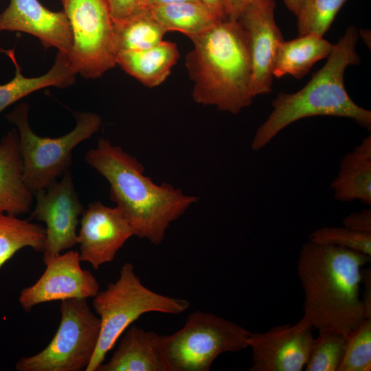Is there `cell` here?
<instances>
[{
	"label": "cell",
	"mask_w": 371,
	"mask_h": 371,
	"mask_svg": "<svg viewBox=\"0 0 371 371\" xmlns=\"http://www.w3.org/2000/svg\"><path fill=\"white\" fill-rule=\"evenodd\" d=\"M371 256L308 241L300 249L297 271L304 294V315L294 326L333 330L346 335L366 318L360 284Z\"/></svg>",
	"instance_id": "1"
},
{
	"label": "cell",
	"mask_w": 371,
	"mask_h": 371,
	"mask_svg": "<svg viewBox=\"0 0 371 371\" xmlns=\"http://www.w3.org/2000/svg\"><path fill=\"white\" fill-rule=\"evenodd\" d=\"M85 160L109 183L110 199L125 215L135 236L155 245L164 241L171 223L199 200L169 183H154L144 175L137 158L108 139H99Z\"/></svg>",
	"instance_id": "2"
},
{
	"label": "cell",
	"mask_w": 371,
	"mask_h": 371,
	"mask_svg": "<svg viewBox=\"0 0 371 371\" xmlns=\"http://www.w3.org/2000/svg\"><path fill=\"white\" fill-rule=\"evenodd\" d=\"M190 38L194 48L186 67L194 82V100L232 114L249 106L251 61L248 37L239 21L221 20Z\"/></svg>",
	"instance_id": "3"
},
{
	"label": "cell",
	"mask_w": 371,
	"mask_h": 371,
	"mask_svg": "<svg viewBox=\"0 0 371 371\" xmlns=\"http://www.w3.org/2000/svg\"><path fill=\"white\" fill-rule=\"evenodd\" d=\"M357 28L349 26L328 56L325 65L300 90L280 93L272 102L273 109L258 127L251 148L258 151L289 124L301 119L328 115L354 120L370 131L371 112L357 105L347 93L344 83L346 69L360 63L356 51L359 38Z\"/></svg>",
	"instance_id": "4"
},
{
	"label": "cell",
	"mask_w": 371,
	"mask_h": 371,
	"mask_svg": "<svg viewBox=\"0 0 371 371\" xmlns=\"http://www.w3.org/2000/svg\"><path fill=\"white\" fill-rule=\"evenodd\" d=\"M93 298V306L100 320V333L85 371H95L119 337L141 315L149 312L178 315L190 306L187 300L164 295L145 286L131 262L124 263L119 278Z\"/></svg>",
	"instance_id": "5"
},
{
	"label": "cell",
	"mask_w": 371,
	"mask_h": 371,
	"mask_svg": "<svg viewBox=\"0 0 371 371\" xmlns=\"http://www.w3.org/2000/svg\"><path fill=\"white\" fill-rule=\"evenodd\" d=\"M29 110L27 103H21L6 114L5 117L16 127L23 161L24 181L34 194L48 188L69 171L72 150L98 132L102 120L95 113H74L76 125L71 132L54 138L41 137L29 124Z\"/></svg>",
	"instance_id": "6"
},
{
	"label": "cell",
	"mask_w": 371,
	"mask_h": 371,
	"mask_svg": "<svg viewBox=\"0 0 371 371\" xmlns=\"http://www.w3.org/2000/svg\"><path fill=\"white\" fill-rule=\"evenodd\" d=\"M251 332L214 313L194 311L183 326L164 335V350L170 371H209L221 354L248 347Z\"/></svg>",
	"instance_id": "7"
},
{
	"label": "cell",
	"mask_w": 371,
	"mask_h": 371,
	"mask_svg": "<svg viewBox=\"0 0 371 371\" xmlns=\"http://www.w3.org/2000/svg\"><path fill=\"white\" fill-rule=\"evenodd\" d=\"M60 322L49 344L37 354L20 359L18 371H82L88 367L100 333V318L87 299L72 298L60 303Z\"/></svg>",
	"instance_id": "8"
},
{
	"label": "cell",
	"mask_w": 371,
	"mask_h": 371,
	"mask_svg": "<svg viewBox=\"0 0 371 371\" xmlns=\"http://www.w3.org/2000/svg\"><path fill=\"white\" fill-rule=\"evenodd\" d=\"M70 23L69 60L77 74L97 78L116 64L113 20L107 0H60Z\"/></svg>",
	"instance_id": "9"
},
{
	"label": "cell",
	"mask_w": 371,
	"mask_h": 371,
	"mask_svg": "<svg viewBox=\"0 0 371 371\" xmlns=\"http://www.w3.org/2000/svg\"><path fill=\"white\" fill-rule=\"evenodd\" d=\"M36 205L30 218L44 222L45 265L63 251L77 245V226L84 207L75 188L73 176L67 172L60 181L34 194Z\"/></svg>",
	"instance_id": "10"
},
{
	"label": "cell",
	"mask_w": 371,
	"mask_h": 371,
	"mask_svg": "<svg viewBox=\"0 0 371 371\" xmlns=\"http://www.w3.org/2000/svg\"><path fill=\"white\" fill-rule=\"evenodd\" d=\"M80 262L79 252L74 250L52 258L36 283L21 291L22 308L30 312L45 302L93 297L99 291V283L91 272L81 267Z\"/></svg>",
	"instance_id": "11"
},
{
	"label": "cell",
	"mask_w": 371,
	"mask_h": 371,
	"mask_svg": "<svg viewBox=\"0 0 371 371\" xmlns=\"http://www.w3.org/2000/svg\"><path fill=\"white\" fill-rule=\"evenodd\" d=\"M77 236L81 262L98 269L113 261L126 242L135 236L133 229L122 211L100 201L89 203L80 217Z\"/></svg>",
	"instance_id": "12"
},
{
	"label": "cell",
	"mask_w": 371,
	"mask_h": 371,
	"mask_svg": "<svg viewBox=\"0 0 371 371\" xmlns=\"http://www.w3.org/2000/svg\"><path fill=\"white\" fill-rule=\"evenodd\" d=\"M275 0H258L249 6L238 19L249 40L254 98L271 91L276 57L284 41L275 21Z\"/></svg>",
	"instance_id": "13"
},
{
	"label": "cell",
	"mask_w": 371,
	"mask_h": 371,
	"mask_svg": "<svg viewBox=\"0 0 371 371\" xmlns=\"http://www.w3.org/2000/svg\"><path fill=\"white\" fill-rule=\"evenodd\" d=\"M314 339L312 328L276 326L264 333H251L252 352L249 371H301L306 364Z\"/></svg>",
	"instance_id": "14"
},
{
	"label": "cell",
	"mask_w": 371,
	"mask_h": 371,
	"mask_svg": "<svg viewBox=\"0 0 371 371\" xmlns=\"http://www.w3.org/2000/svg\"><path fill=\"white\" fill-rule=\"evenodd\" d=\"M2 30L30 34L45 49L56 47L68 56L72 49V31L65 13L51 11L38 0H10L0 14Z\"/></svg>",
	"instance_id": "15"
},
{
	"label": "cell",
	"mask_w": 371,
	"mask_h": 371,
	"mask_svg": "<svg viewBox=\"0 0 371 371\" xmlns=\"http://www.w3.org/2000/svg\"><path fill=\"white\" fill-rule=\"evenodd\" d=\"M95 371H170L164 335L132 326L107 363H101Z\"/></svg>",
	"instance_id": "16"
},
{
	"label": "cell",
	"mask_w": 371,
	"mask_h": 371,
	"mask_svg": "<svg viewBox=\"0 0 371 371\" xmlns=\"http://www.w3.org/2000/svg\"><path fill=\"white\" fill-rule=\"evenodd\" d=\"M23 173L19 133L12 128L0 142V214L18 216L30 212L34 195Z\"/></svg>",
	"instance_id": "17"
},
{
	"label": "cell",
	"mask_w": 371,
	"mask_h": 371,
	"mask_svg": "<svg viewBox=\"0 0 371 371\" xmlns=\"http://www.w3.org/2000/svg\"><path fill=\"white\" fill-rule=\"evenodd\" d=\"M334 198L341 203L359 200L371 205V136L342 158L337 177L330 183Z\"/></svg>",
	"instance_id": "18"
},
{
	"label": "cell",
	"mask_w": 371,
	"mask_h": 371,
	"mask_svg": "<svg viewBox=\"0 0 371 371\" xmlns=\"http://www.w3.org/2000/svg\"><path fill=\"white\" fill-rule=\"evenodd\" d=\"M0 52L10 58L16 69L14 77L9 82L0 85V113L15 102L41 89L47 87L65 88L76 81V72L67 56L62 53L56 54L54 64L47 74L27 78L21 73L14 49L0 48Z\"/></svg>",
	"instance_id": "19"
},
{
	"label": "cell",
	"mask_w": 371,
	"mask_h": 371,
	"mask_svg": "<svg viewBox=\"0 0 371 371\" xmlns=\"http://www.w3.org/2000/svg\"><path fill=\"white\" fill-rule=\"evenodd\" d=\"M178 58L176 44L162 41L151 48L117 53L116 64L145 86L154 87L167 78Z\"/></svg>",
	"instance_id": "20"
},
{
	"label": "cell",
	"mask_w": 371,
	"mask_h": 371,
	"mask_svg": "<svg viewBox=\"0 0 371 371\" xmlns=\"http://www.w3.org/2000/svg\"><path fill=\"white\" fill-rule=\"evenodd\" d=\"M333 45L324 36L314 34L284 41L278 49L273 76L291 75L297 79L304 77L318 60L328 56Z\"/></svg>",
	"instance_id": "21"
},
{
	"label": "cell",
	"mask_w": 371,
	"mask_h": 371,
	"mask_svg": "<svg viewBox=\"0 0 371 371\" xmlns=\"http://www.w3.org/2000/svg\"><path fill=\"white\" fill-rule=\"evenodd\" d=\"M148 11L167 31H178L189 37L204 32L222 20L201 1L156 6Z\"/></svg>",
	"instance_id": "22"
},
{
	"label": "cell",
	"mask_w": 371,
	"mask_h": 371,
	"mask_svg": "<svg viewBox=\"0 0 371 371\" xmlns=\"http://www.w3.org/2000/svg\"><path fill=\"white\" fill-rule=\"evenodd\" d=\"M113 30L116 56L120 52L155 47L163 41L168 32L148 10H144L124 20L113 21Z\"/></svg>",
	"instance_id": "23"
},
{
	"label": "cell",
	"mask_w": 371,
	"mask_h": 371,
	"mask_svg": "<svg viewBox=\"0 0 371 371\" xmlns=\"http://www.w3.org/2000/svg\"><path fill=\"white\" fill-rule=\"evenodd\" d=\"M45 243V228L17 216L0 214V269L19 250L31 247L42 252Z\"/></svg>",
	"instance_id": "24"
},
{
	"label": "cell",
	"mask_w": 371,
	"mask_h": 371,
	"mask_svg": "<svg viewBox=\"0 0 371 371\" xmlns=\"http://www.w3.org/2000/svg\"><path fill=\"white\" fill-rule=\"evenodd\" d=\"M314 337L305 366L306 371H338L348 336L333 330H319Z\"/></svg>",
	"instance_id": "25"
},
{
	"label": "cell",
	"mask_w": 371,
	"mask_h": 371,
	"mask_svg": "<svg viewBox=\"0 0 371 371\" xmlns=\"http://www.w3.org/2000/svg\"><path fill=\"white\" fill-rule=\"evenodd\" d=\"M347 0H301L297 17L300 36H324Z\"/></svg>",
	"instance_id": "26"
},
{
	"label": "cell",
	"mask_w": 371,
	"mask_h": 371,
	"mask_svg": "<svg viewBox=\"0 0 371 371\" xmlns=\"http://www.w3.org/2000/svg\"><path fill=\"white\" fill-rule=\"evenodd\" d=\"M371 370V318H366L348 335L338 371Z\"/></svg>",
	"instance_id": "27"
},
{
	"label": "cell",
	"mask_w": 371,
	"mask_h": 371,
	"mask_svg": "<svg viewBox=\"0 0 371 371\" xmlns=\"http://www.w3.org/2000/svg\"><path fill=\"white\" fill-rule=\"evenodd\" d=\"M309 240L349 249L371 256V232H361L343 227H324L314 231Z\"/></svg>",
	"instance_id": "28"
},
{
	"label": "cell",
	"mask_w": 371,
	"mask_h": 371,
	"mask_svg": "<svg viewBox=\"0 0 371 371\" xmlns=\"http://www.w3.org/2000/svg\"><path fill=\"white\" fill-rule=\"evenodd\" d=\"M144 0H107L113 21L129 18L144 11Z\"/></svg>",
	"instance_id": "29"
},
{
	"label": "cell",
	"mask_w": 371,
	"mask_h": 371,
	"mask_svg": "<svg viewBox=\"0 0 371 371\" xmlns=\"http://www.w3.org/2000/svg\"><path fill=\"white\" fill-rule=\"evenodd\" d=\"M343 226L361 232H371V209L352 212L342 220Z\"/></svg>",
	"instance_id": "30"
},
{
	"label": "cell",
	"mask_w": 371,
	"mask_h": 371,
	"mask_svg": "<svg viewBox=\"0 0 371 371\" xmlns=\"http://www.w3.org/2000/svg\"><path fill=\"white\" fill-rule=\"evenodd\" d=\"M258 0H223L224 19L237 21L242 13Z\"/></svg>",
	"instance_id": "31"
},
{
	"label": "cell",
	"mask_w": 371,
	"mask_h": 371,
	"mask_svg": "<svg viewBox=\"0 0 371 371\" xmlns=\"http://www.w3.org/2000/svg\"><path fill=\"white\" fill-rule=\"evenodd\" d=\"M361 282L364 286L362 299L366 318H371V269L370 267L362 270Z\"/></svg>",
	"instance_id": "32"
},
{
	"label": "cell",
	"mask_w": 371,
	"mask_h": 371,
	"mask_svg": "<svg viewBox=\"0 0 371 371\" xmlns=\"http://www.w3.org/2000/svg\"><path fill=\"white\" fill-rule=\"evenodd\" d=\"M206 5L213 12H214L220 19L223 20L224 3L223 0H200Z\"/></svg>",
	"instance_id": "33"
},
{
	"label": "cell",
	"mask_w": 371,
	"mask_h": 371,
	"mask_svg": "<svg viewBox=\"0 0 371 371\" xmlns=\"http://www.w3.org/2000/svg\"><path fill=\"white\" fill-rule=\"evenodd\" d=\"M189 1H200V0H144V10H148L149 9L160 5H164L175 3Z\"/></svg>",
	"instance_id": "34"
},
{
	"label": "cell",
	"mask_w": 371,
	"mask_h": 371,
	"mask_svg": "<svg viewBox=\"0 0 371 371\" xmlns=\"http://www.w3.org/2000/svg\"><path fill=\"white\" fill-rule=\"evenodd\" d=\"M301 0H284L286 8L295 16L297 14Z\"/></svg>",
	"instance_id": "35"
}]
</instances>
